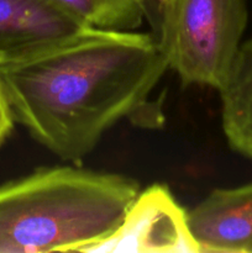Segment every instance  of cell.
I'll return each mask as SVG.
<instances>
[{
	"mask_svg": "<svg viewBox=\"0 0 252 253\" xmlns=\"http://www.w3.org/2000/svg\"><path fill=\"white\" fill-rule=\"evenodd\" d=\"M85 27L49 0H0V54L4 61L31 53Z\"/></svg>",
	"mask_w": 252,
	"mask_h": 253,
	"instance_id": "6",
	"label": "cell"
},
{
	"mask_svg": "<svg viewBox=\"0 0 252 253\" xmlns=\"http://www.w3.org/2000/svg\"><path fill=\"white\" fill-rule=\"evenodd\" d=\"M15 123L16 121H15L14 114H12L11 105H10L4 84L0 78V146L10 136Z\"/></svg>",
	"mask_w": 252,
	"mask_h": 253,
	"instance_id": "10",
	"label": "cell"
},
{
	"mask_svg": "<svg viewBox=\"0 0 252 253\" xmlns=\"http://www.w3.org/2000/svg\"><path fill=\"white\" fill-rule=\"evenodd\" d=\"M246 25V0H173L156 39L183 84L219 91Z\"/></svg>",
	"mask_w": 252,
	"mask_h": 253,
	"instance_id": "3",
	"label": "cell"
},
{
	"mask_svg": "<svg viewBox=\"0 0 252 253\" xmlns=\"http://www.w3.org/2000/svg\"><path fill=\"white\" fill-rule=\"evenodd\" d=\"M188 221L200 253H252V183L214 189Z\"/></svg>",
	"mask_w": 252,
	"mask_h": 253,
	"instance_id": "5",
	"label": "cell"
},
{
	"mask_svg": "<svg viewBox=\"0 0 252 253\" xmlns=\"http://www.w3.org/2000/svg\"><path fill=\"white\" fill-rule=\"evenodd\" d=\"M2 61H4V57H2V56H1V54H0V63H1V62H2Z\"/></svg>",
	"mask_w": 252,
	"mask_h": 253,
	"instance_id": "11",
	"label": "cell"
},
{
	"mask_svg": "<svg viewBox=\"0 0 252 253\" xmlns=\"http://www.w3.org/2000/svg\"><path fill=\"white\" fill-rule=\"evenodd\" d=\"M86 252L200 253L185 211L166 185L138 193L120 224Z\"/></svg>",
	"mask_w": 252,
	"mask_h": 253,
	"instance_id": "4",
	"label": "cell"
},
{
	"mask_svg": "<svg viewBox=\"0 0 252 253\" xmlns=\"http://www.w3.org/2000/svg\"><path fill=\"white\" fill-rule=\"evenodd\" d=\"M138 193L127 175L37 168L0 185V253L86 252L116 229Z\"/></svg>",
	"mask_w": 252,
	"mask_h": 253,
	"instance_id": "2",
	"label": "cell"
},
{
	"mask_svg": "<svg viewBox=\"0 0 252 253\" xmlns=\"http://www.w3.org/2000/svg\"><path fill=\"white\" fill-rule=\"evenodd\" d=\"M59 10L85 26L133 31L145 16L137 0H49Z\"/></svg>",
	"mask_w": 252,
	"mask_h": 253,
	"instance_id": "8",
	"label": "cell"
},
{
	"mask_svg": "<svg viewBox=\"0 0 252 253\" xmlns=\"http://www.w3.org/2000/svg\"><path fill=\"white\" fill-rule=\"evenodd\" d=\"M172 1L173 0H137L142 9L145 20L150 25L156 37L160 34L163 20Z\"/></svg>",
	"mask_w": 252,
	"mask_h": 253,
	"instance_id": "9",
	"label": "cell"
},
{
	"mask_svg": "<svg viewBox=\"0 0 252 253\" xmlns=\"http://www.w3.org/2000/svg\"><path fill=\"white\" fill-rule=\"evenodd\" d=\"M219 93L227 145L234 152L252 160V39L241 43Z\"/></svg>",
	"mask_w": 252,
	"mask_h": 253,
	"instance_id": "7",
	"label": "cell"
},
{
	"mask_svg": "<svg viewBox=\"0 0 252 253\" xmlns=\"http://www.w3.org/2000/svg\"><path fill=\"white\" fill-rule=\"evenodd\" d=\"M168 69L155 35L85 27L0 63L16 123L62 161L90 155L104 133L146 108Z\"/></svg>",
	"mask_w": 252,
	"mask_h": 253,
	"instance_id": "1",
	"label": "cell"
}]
</instances>
